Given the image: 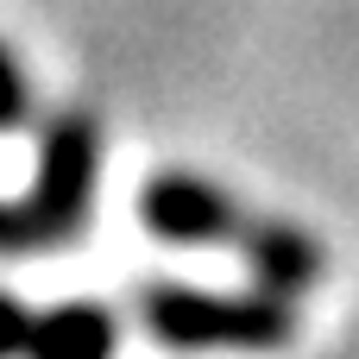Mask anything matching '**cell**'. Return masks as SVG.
<instances>
[{
  "label": "cell",
  "mask_w": 359,
  "mask_h": 359,
  "mask_svg": "<svg viewBox=\"0 0 359 359\" xmlns=\"http://www.w3.org/2000/svg\"><path fill=\"white\" fill-rule=\"evenodd\" d=\"M139 322L170 353H271L297 334V297L145 284L139 290Z\"/></svg>",
  "instance_id": "obj_1"
},
{
  "label": "cell",
  "mask_w": 359,
  "mask_h": 359,
  "mask_svg": "<svg viewBox=\"0 0 359 359\" xmlns=\"http://www.w3.org/2000/svg\"><path fill=\"white\" fill-rule=\"evenodd\" d=\"M95 189H101V126H95V114L69 107L38 139V170H32L25 202H19L25 252L76 240L95 215Z\"/></svg>",
  "instance_id": "obj_2"
},
{
  "label": "cell",
  "mask_w": 359,
  "mask_h": 359,
  "mask_svg": "<svg viewBox=\"0 0 359 359\" xmlns=\"http://www.w3.org/2000/svg\"><path fill=\"white\" fill-rule=\"evenodd\" d=\"M139 221L164 240V246H240L246 233V208L215 189L208 177H189V170H164L145 183L139 196Z\"/></svg>",
  "instance_id": "obj_3"
},
{
  "label": "cell",
  "mask_w": 359,
  "mask_h": 359,
  "mask_svg": "<svg viewBox=\"0 0 359 359\" xmlns=\"http://www.w3.org/2000/svg\"><path fill=\"white\" fill-rule=\"evenodd\" d=\"M114 347H120V328H114L107 303L69 297V303H50L32 316L19 359H114Z\"/></svg>",
  "instance_id": "obj_4"
},
{
  "label": "cell",
  "mask_w": 359,
  "mask_h": 359,
  "mask_svg": "<svg viewBox=\"0 0 359 359\" xmlns=\"http://www.w3.org/2000/svg\"><path fill=\"white\" fill-rule=\"evenodd\" d=\"M240 259L252 265L259 290H278V297H303L309 284H322V246L290 221H246Z\"/></svg>",
  "instance_id": "obj_5"
},
{
  "label": "cell",
  "mask_w": 359,
  "mask_h": 359,
  "mask_svg": "<svg viewBox=\"0 0 359 359\" xmlns=\"http://www.w3.org/2000/svg\"><path fill=\"white\" fill-rule=\"evenodd\" d=\"M32 120V82H25V69H19V57L0 44V133H13V126H25Z\"/></svg>",
  "instance_id": "obj_6"
},
{
  "label": "cell",
  "mask_w": 359,
  "mask_h": 359,
  "mask_svg": "<svg viewBox=\"0 0 359 359\" xmlns=\"http://www.w3.org/2000/svg\"><path fill=\"white\" fill-rule=\"evenodd\" d=\"M25 328H32V309H25L13 290H0V359L25 353Z\"/></svg>",
  "instance_id": "obj_7"
},
{
  "label": "cell",
  "mask_w": 359,
  "mask_h": 359,
  "mask_svg": "<svg viewBox=\"0 0 359 359\" xmlns=\"http://www.w3.org/2000/svg\"><path fill=\"white\" fill-rule=\"evenodd\" d=\"M0 252H25V227H19V202H0Z\"/></svg>",
  "instance_id": "obj_8"
}]
</instances>
